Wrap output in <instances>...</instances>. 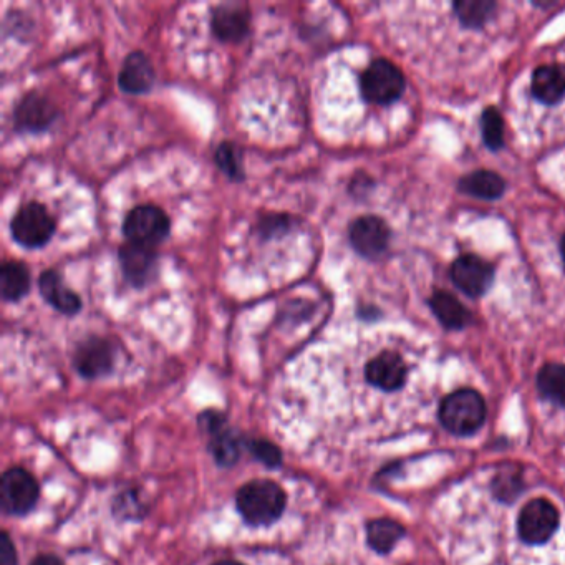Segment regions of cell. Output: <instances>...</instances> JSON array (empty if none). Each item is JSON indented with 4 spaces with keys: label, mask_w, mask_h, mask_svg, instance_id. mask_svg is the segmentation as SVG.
I'll return each mask as SVG.
<instances>
[{
    "label": "cell",
    "mask_w": 565,
    "mask_h": 565,
    "mask_svg": "<svg viewBox=\"0 0 565 565\" xmlns=\"http://www.w3.org/2000/svg\"><path fill=\"white\" fill-rule=\"evenodd\" d=\"M213 453L221 464L229 466V464L236 463L239 458V445H237L236 438L221 431L218 438L213 441Z\"/></svg>",
    "instance_id": "484cf974"
},
{
    "label": "cell",
    "mask_w": 565,
    "mask_h": 565,
    "mask_svg": "<svg viewBox=\"0 0 565 565\" xmlns=\"http://www.w3.org/2000/svg\"><path fill=\"white\" fill-rule=\"evenodd\" d=\"M115 353L107 340L88 339L77 348L75 367L85 378H98L112 372Z\"/></svg>",
    "instance_id": "7c38bea8"
},
{
    "label": "cell",
    "mask_w": 565,
    "mask_h": 565,
    "mask_svg": "<svg viewBox=\"0 0 565 565\" xmlns=\"http://www.w3.org/2000/svg\"><path fill=\"white\" fill-rule=\"evenodd\" d=\"M430 307L436 319L440 320L446 329H464L471 322L469 310L454 295L443 292V290H438L433 294Z\"/></svg>",
    "instance_id": "d6986e66"
},
{
    "label": "cell",
    "mask_w": 565,
    "mask_h": 565,
    "mask_svg": "<svg viewBox=\"0 0 565 565\" xmlns=\"http://www.w3.org/2000/svg\"><path fill=\"white\" fill-rule=\"evenodd\" d=\"M561 524V516L547 499H532L517 517V534L529 546L546 544Z\"/></svg>",
    "instance_id": "8992f818"
},
{
    "label": "cell",
    "mask_w": 565,
    "mask_h": 565,
    "mask_svg": "<svg viewBox=\"0 0 565 565\" xmlns=\"http://www.w3.org/2000/svg\"><path fill=\"white\" fill-rule=\"evenodd\" d=\"M30 565H65L58 557L55 556H39L34 559Z\"/></svg>",
    "instance_id": "f1b7e54d"
},
{
    "label": "cell",
    "mask_w": 565,
    "mask_h": 565,
    "mask_svg": "<svg viewBox=\"0 0 565 565\" xmlns=\"http://www.w3.org/2000/svg\"><path fill=\"white\" fill-rule=\"evenodd\" d=\"M237 509L251 526H271L284 512L287 494L279 484L256 479L244 484L236 498Z\"/></svg>",
    "instance_id": "6da1fadb"
},
{
    "label": "cell",
    "mask_w": 565,
    "mask_h": 565,
    "mask_svg": "<svg viewBox=\"0 0 565 565\" xmlns=\"http://www.w3.org/2000/svg\"><path fill=\"white\" fill-rule=\"evenodd\" d=\"M10 232L20 246L39 249L54 237L55 221L42 204L27 203L15 213Z\"/></svg>",
    "instance_id": "5b68a950"
},
{
    "label": "cell",
    "mask_w": 565,
    "mask_h": 565,
    "mask_svg": "<svg viewBox=\"0 0 565 565\" xmlns=\"http://www.w3.org/2000/svg\"><path fill=\"white\" fill-rule=\"evenodd\" d=\"M458 188L474 198L494 201L503 196L506 191V181L494 171L479 170L461 178Z\"/></svg>",
    "instance_id": "ac0fdd59"
},
{
    "label": "cell",
    "mask_w": 565,
    "mask_h": 565,
    "mask_svg": "<svg viewBox=\"0 0 565 565\" xmlns=\"http://www.w3.org/2000/svg\"><path fill=\"white\" fill-rule=\"evenodd\" d=\"M216 163L224 171V174H227L234 181L244 178L241 151L237 150L236 146L229 143V141H224V143L218 146V150H216Z\"/></svg>",
    "instance_id": "d4e9b609"
},
{
    "label": "cell",
    "mask_w": 565,
    "mask_h": 565,
    "mask_svg": "<svg viewBox=\"0 0 565 565\" xmlns=\"http://www.w3.org/2000/svg\"><path fill=\"white\" fill-rule=\"evenodd\" d=\"M118 259H120L121 271L135 287L148 284L155 274L156 252L153 247L126 242L118 251Z\"/></svg>",
    "instance_id": "8fae6325"
},
{
    "label": "cell",
    "mask_w": 565,
    "mask_h": 565,
    "mask_svg": "<svg viewBox=\"0 0 565 565\" xmlns=\"http://www.w3.org/2000/svg\"><path fill=\"white\" fill-rule=\"evenodd\" d=\"M360 90L367 102L390 105L403 95L405 77L395 63L385 58L370 63L360 78Z\"/></svg>",
    "instance_id": "3957f363"
},
{
    "label": "cell",
    "mask_w": 565,
    "mask_h": 565,
    "mask_svg": "<svg viewBox=\"0 0 565 565\" xmlns=\"http://www.w3.org/2000/svg\"><path fill=\"white\" fill-rule=\"evenodd\" d=\"M0 501L7 514L24 516L34 509L39 501V483L37 479L22 468H10L2 476Z\"/></svg>",
    "instance_id": "52a82bcc"
},
{
    "label": "cell",
    "mask_w": 565,
    "mask_h": 565,
    "mask_svg": "<svg viewBox=\"0 0 565 565\" xmlns=\"http://www.w3.org/2000/svg\"><path fill=\"white\" fill-rule=\"evenodd\" d=\"M561 254H562V261H564L565 264V236L562 237V241H561Z\"/></svg>",
    "instance_id": "4dcf8cb0"
},
{
    "label": "cell",
    "mask_w": 565,
    "mask_h": 565,
    "mask_svg": "<svg viewBox=\"0 0 565 565\" xmlns=\"http://www.w3.org/2000/svg\"><path fill=\"white\" fill-rule=\"evenodd\" d=\"M251 450L256 454L257 459H261L262 463L267 466H277L281 464V451L276 446L267 441H252Z\"/></svg>",
    "instance_id": "4316f807"
},
{
    "label": "cell",
    "mask_w": 565,
    "mask_h": 565,
    "mask_svg": "<svg viewBox=\"0 0 565 565\" xmlns=\"http://www.w3.org/2000/svg\"><path fill=\"white\" fill-rule=\"evenodd\" d=\"M537 387L547 400L565 406V365L549 363L542 368L537 377Z\"/></svg>",
    "instance_id": "7402d4cb"
},
{
    "label": "cell",
    "mask_w": 565,
    "mask_h": 565,
    "mask_svg": "<svg viewBox=\"0 0 565 565\" xmlns=\"http://www.w3.org/2000/svg\"><path fill=\"white\" fill-rule=\"evenodd\" d=\"M171 221L168 214L153 204H141L131 209L123 223V234L128 242L155 247L170 236Z\"/></svg>",
    "instance_id": "277c9868"
},
{
    "label": "cell",
    "mask_w": 565,
    "mask_h": 565,
    "mask_svg": "<svg viewBox=\"0 0 565 565\" xmlns=\"http://www.w3.org/2000/svg\"><path fill=\"white\" fill-rule=\"evenodd\" d=\"M214 565H244V564H241V562H237V561H221L218 562V564H214Z\"/></svg>",
    "instance_id": "f546056e"
},
{
    "label": "cell",
    "mask_w": 565,
    "mask_h": 565,
    "mask_svg": "<svg viewBox=\"0 0 565 565\" xmlns=\"http://www.w3.org/2000/svg\"><path fill=\"white\" fill-rule=\"evenodd\" d=\"M213 32L223 42H241L249 34V14L239 5H219L213 12Z\"/></svg>",
    "instance_id": "e0dca14e"
},
{
    "label": "cell",
    "mask_w": 565,
    "mask_h": 565,
    "mask_svg": "<svg viewBox=\"0 0 565 565\" xmlns=\"http://www.w3.org/2000/svg\"><path fill=\"white\" fill-rule=\"evenodd\" d=\"M365 380L380 392H396L405 385V360L390 350L378 353L365 365Z\"/></svg>",
    "instance_id": "30bf717a"
},
{
    "label": "cell",
    "mask_w": 565,
    "mask_h": 565,
    "mask_svg": "<svg viewBox=\"0 0 565 565\" xmlns=\"http://www.w3.org/2000/svg\"><path fill=\"white\" fill-rule=\"evenodd\" d=\"M453 7L461 24L479 29L493 17L494 10L498 9V4L491 0H463V2H456Z\"/></svg>",
    "instance_id": "603a6c76"
},
{
    "label": "cell",
    "mask_w": 565,
    "mask_h": 565,
    "mask_svg": "<svg viewBox=\"0 0 565 565\" xmlns=\"http://www.w3.org/2000/svg\"><path fill=\"white\" fill-rule=\"evenodd\" d=\"M17 551H15L14 542L10 539L7 532H2L0 536V565H17Z\"/></svg>",
    "instance_id": "83f0119b"
},
{
    "label": "cell",
    "mask_w": 565,
    "mask_h": 565,
    "mask_svg": "<svg viewBox=\"0 0 565 565\" xmlns=\"http://www.w3.org/2000/svg\"><path fill=\"white\" fill-rule=\"evenodd\" d=\"M403 534L405 529L392 519H377L370 522L367 527L368 544L372 546L373 551L380 554L392 551Z\"/></svg>",
    "instance_id": "44dd1931"
},
{
    "label": "cell",
    "mask_w": 565,
    "mask_h": 565,
    "mask_svg": "<svg viewBox=\"0 0 565 565\" xmlns=\"http://www.w3.org/2000/svg\"><path fill=\"white\" fill-rule=\"evenodd\" d=\"M348 237H350L353 249L360 256L375 259L387 251L390 229L387 223L378 216H362L353 221Z\"/></svg>",
    "instance_id": "9c48e42d"
},
{
    "label": "cell",
    "mask_w": 565,
    "mask_h": 565,
    "mask_svg": "<svg viewBox=\"0 0 565 565\" xmlns=\"http://www.w3.org/2000/svg\"><path fill=\"white\" fill-rule=\"evenodd\" d=\"M39 289L45 302H49L60 314L75 315L82 309L80 297L63 284L62 277L54 269L40 276Z\"/></svg>",
    "instance_id": "2e32d148"
},
{
    "label": "cell",
    "mask_w": 565,
    "mask_h": 565,
    "mask_svg": "<svg viewBox=\"0 0 565 565\" xmlns=\"http://www.w3.org/2000/svg\"><path fill=\"white\" fill-rule=\"evenodd\" d=\"M440 420L453 435H473L486 420L483 396L469 388L451 393L441 403Z\"/></svg>",
    "instance_id": "7a4b0ae2"
},
{
    "label": "cell",
    "mask_w": 565,
    "mask_h": 565,
    "mask_svg": "<svg viewBox=\"0 0 565 565\" xmlns=\"http://www.w3.org/2000/svg\"><path fill=\"white\" fill-rule=\"evenodd\" d=\"M532 93L539 102L554 107L565 98V65H541L532 73Z\"/></svg>",
    "instance_id": "9a60e30c"
},
{
    "label": "cell",
    "mask_w": 565,
    "mask_h": 565,
    "mask_svg": "<svg viewBox=\"0 0 565 565\" xmlns=\"http://www.w3.org/2000/svg\"><path fill=\"white\" fill-rule=\"evenodd\" d=\"M156 72L143 52H131L118 73V85L128 95H143L155 85Z\"/></svg>",
    "instance_id": "4fadbf2b"
},
{
    "label": "cell",
    "mask_w": 565,
    "mask_h": 565,
    "mask_svg": "<svg viewBox=\"0 0 565 565\" xmlns=\"http://www.w3.org/2000/svg\"><path fill=\"white\" fill-rule=\"evenodd\" d=\"M57 118L54 105L39 93H30L22 98L14 113L15 125L19 130L39 133L49 128Z\"/></svg>",
    "instance_id": "5bb4252c"
},
{
    "label": "cell",
    "mask_w": 565,
    "mask_h": 565,
    "mask_svg": "<svg viewBox=\"0 0 565 565\" xmlns=\"http://www.w3.org/2000/svg\"><path fill=\"white\" fill-rule=\"evenodd\" d=\"M451 279L461 292L471 297H481L494 282V269L481 257L466 254L454 261Z\"/></svg>",
    "instance_id": "ba28073f"
},
{
    "label": "cell",
    "mask_w": 565,
    "mask_h": 565,
    "mask_svg": "<svg viewBox=\"0 0 565 565\" xmlns=\"http://www.w3.org/2000/svg\"><path fill=\"white\" fill-rule=\"evenodd\" d=\"M30 272L19 261L5 262L0 269V292L7 302H17L29 294Z\"/></svg>",
    "instance_id": "ffe728a7"
},
{
    "label": "cell",
    "mask_w": 565,
    "mask_h": 565,
    "mask_svg": "<svg viewBox=\"0 0 565 565\" xmlns=\"http://www.w3.org/2000/svg\"><path fill=\"white\" fill-rule=\"evenodd\" d=\"M483 140L489 150L498 151L504 146V120L498 108H486L481 116Z\"/></svg>",
    "instance_id": "cb8c5ba5"
}]
</instances>
